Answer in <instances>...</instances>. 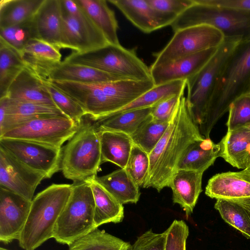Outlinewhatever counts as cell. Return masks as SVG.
Returning <instances> with one entry per match:
<instances>
[{
	"instance_id": "74e56055",
	"label": "cell",
	"mask_w": 250,
	"mask_h": 250,
	"mask_svg": "<svg viewBox=\"0 0 250 250\" xmlns=\"http://www.w3.org/2000/svg\"><path fill=\"white\" fill-rule=\"evenodd\" d=\"M33 17L21 23L0 29V39L21 54L30 40L37 38Z\"/></svg>"
},
{
	"instance_id": "484cf974",
	"label": "cell",
	"mask_w": 250,
	"mask_h": 250,
	"mask_svg": "<svg viewBox=\"0 0 250 250\" xmlns=\"http://www.w3.org/2000/svg\"><path fill=\"white\" fill-rule=\"evenodd\" d=\"M90 21L103 33L109 44L120 45L118 24L114 11L104 0H75Z\"/></svg>"
},
{
	"instance_id": "7dc6e473",
	"label": "cell",
	"mask_w": 250,
	"mask_h": 250,
	"mask_svg": "<svg viewBox=\"0 0 250 250\" xmlns=\"http://www.w3.org/2000/svg\"><path fill=\"white\" fill-rule=\"evenodd\" d=\"M0 250H8V249H5V248H2V247H1V248H0Z\"/></svg>"
},
{
	"instance_id": "277c9868",
	"label": "cell",
	"mask_w": 250,
	"mask_h": 250,
	"mask_svg": "<svg viewBox=\"0 0 250 250\" xmlns=\"http://www.w3.org/2000/svg\"><path fill=\"white\" fill-rule=\"evenodd\" d=\"M91 120L84 117L62 149L61 170L66 179L74 183L95 177L102 164L100 135Z\"/></svg>"
},
{
	"instance_id": "ab89813d",
	"label": "cell",
	"mask_w": 250,
	"mask_h": 250,
	"mask_svg": "<svg viewBox=\"0 0 250 250\" xmlns=\"http://www.w3.org/2000/svg\"><path fill=\"white\" fill-rule=\"evenodd\" d=\"M149 167V154L134 144L125 169L138 187H143Z\"/></svg>"
},
{
	"instance_id": "8fae6325",
	"label": "cell",
	"mask_w": 250,
	"mask_h": 250,
	"mask_svg": "<svg viewBox=\"0 0 250 250\" xmlns=\"http://www.w3.org/2000/svg\"><path fill=\"white\" fill-rule=\"evenodd\" d=\"M0 147L29 167L50 178L61 170L62 148L36 142L0 138Z\"/></svg>"
},
{
	"instance_id": "60d3db41",
	"label": "cell",
	"mask_w": 250,
	"mask_h": 250,
	"mask_svg": "<svg viewBox=\"0 0 250 250\" xmlns=\"http://www.w3.org/2000/svg\"><path fill=\"white\" fill-rule=\"evenodd\" d=\"M228 131L250 125V92L234 100L229 105Z\"/></svg>"
},
{
	"instance_id": "1f68e13d",
	"label": "cell",
	"mask_w": 250,
	"mask_h": 250,
	"mask_svg": "<svg viewBox=\"0 0 250 250\" xmlns=\"http://www.w3.org/2000/svg\"><path fill=\"white\" fill-rule=\"evenodd\" d=\"M152 107L119 113L98 121V132L116 131L132 135L150 115Z\"/></svg>"
},
{
	"instance_id": "5bb4252c",
	"label": "cell",
	"mask_w": 250,
	"mask_h": 250,
	"mask_svg": "<svg viewBox=\"0 0 250 250\" xmlns=\"http://www.w3.org/2000/svg\"><path fill=\"white\" fill-rule=\"evenodd\" d=\"M62 48L83 53L108 44L100 30L85 13L79 16L62 15Z\"/></svg>"
},
{
	"instance_id": "2e32d148",
	"label": "cell",
	"mask_w": 250,
	"mask_h": 250,
	"mask_svg": "<svg viewBox=\"0 0 250 250\" xmlns=\"http://www.w3.org/2000/svg\"><path fill=\"white\" fill-rule=\"evenodd\" d=\"M32 201L0 188V241L19 240L30 212Z\"/></svg>"
},
{
	"instance_id": "3957f363",
	"label": "cell",
	"mask_w": 250,
	"mask_h": 250,
	"mask_svg": "<svg viewBox=\"0 0 250 250\" xmlns=\"http://www.w3.org/2000/svg\"><path fill=\"white\" fill-rule=\"evenodd\" d=\"M72 184H53L33 198L18 240L24 250H35L53 237L57 220L72 193Z\"/></svg>"
},
{
	"instance_id": "8992f818",
	"label": "cell",
	"mask_w": 250,
	"mask_h": 250,
	"mask_svg": "<svg viewBox=\"0 0 250 250\" xmlns=\"http://www.w3.org/2000/svg\"><path fill=\"white\" fill-rule=\"evenodd\" d=\"M63 62L82 64L120 77L137 81L151 80L150 69L133 50L108 44L87 52H73Z\"/></svg>"
},
{
	"instance_id": "f35d334b",
	"label": "cell",
	"mask_w": 250,
	"mask_h": 250,
	"mask_svg": "<svg viewBox=\"0 0 250 250\" xmlns=\"http://www.w3.org/2000/svg\"><path fill=\"white\" fill-rule=\"evenodd\" d=\"M42 80L57 107L63 114L79 125L83 117L87 115L83 108L70 97L53 86L48 80Z\"/></svg>"
},
{
	"instance_id": "7a4b0ae2",
	"label": "cell",
	"mask_w": 250,
	"mask_h": 250,
	"mask_svg": "<svg viewBox=\"0 0 250 250\" xmlns=\"http://www.w3.org/2000/svg\"><path fill=\"white\" fill-rule=\"evenodd\" d=\"M250 92V39L242 41L229 57L218 76L209 101L205 118L199 127L209 135L211 124L240 96Z\"/></svg>"
},
{
	"instance_id": "b9f144b4",
	"label": "cell",
	"mask_w": 250,
	"mask_h": 250,
	"mask_svg": "<svg viewBox=\"0 0 250 250\" xmlns=\"http://www.w3.org/2000/svg\"><path fill=\"white\" fill-rule=\"evenodd\" d=\"M165 250H186L189 229L183 220H175L167 229Z\"/></svg>"
},
{
	"instance_id": "6da1fadb",
	"label": "cell",
	"mask_w": 250,
	"mask_h": 250,
	"mask_svg": "<svg viewBox=\"0 0 250 250\" xmlns=\"http://www.w3.org/2000/svg\"><path fill=\"white\" fill-rule=\"evenodd\" d=\"M205 138L192 119L186 98L183 96L165 133L149 154V170L143 187L152 188L158 192L169 187L186 149L194 142Z\"/></svg>"
},
{
	"instance_id": "f1b7e54d",
	"label": "cell",
	"mask_w": 250,
	"mask_h": 250,
	"mask_svg": "<svg viewBox=\"0 0 250 250\" xmlns=\"http://www.w3.org/2000/svg\"><path fill=\"white\" fill-rule=\"evenodd\" d=\"M102 163L110 162L125 169L134 143L130 135L122 132H99Z\"/></svg>"
},
{
	"instance_id": "bcb514c9",
	"label": "cell",
	"mask_w": 250,
	"mask_h": 250,
	"mask_svg": "<svg viewBox=\"0 0 250 250\" xmlns=\"http://www.w3.org/2000/svg\"><path fill=\"white\" fill-rule=\"evenodd\" d=\"M196 2L212 6L250 11V0H194Z\"/></svg>"
},
{
	"instance_id": "9a60e30c",
	"label": "cell",
	"mask_w": 250,
	"mask_h": 250,
	"mask_svg": "<svg viewBox=\"0 0 250 250\" xmlns=\"http://www.w3.org/2000/svg\"><path fill=\"white\" fill-rule=\"evenodd\" d=\"M205 194L211 198L236 203L250 211V171L217 173L210 178Z\"/></svg>"
},
{
	"instance_id": "4dcf8cb0",
	"label": "cell",
	"mask_w": 250,
	"mask_h": 250,
	"mask_svg": "<svg viewBox=\"0 0 250 250\" xmlns=\"http://www.w3.org/2000/svg\"><path fill=\"white\" fill-rule=\"evenodd\" d=\"M186 83L187 80H176L155 85L113 115L128 110L153 107L170 97L177 95H183Z\"/></svg>"
},
{
	"instance_id": "e0dca14e",
	"label": "cell",
	"mask_w": 250,
	"mask_h": 250,
	"mask_svg": "<svg viewBox=\"0 0 250 250\" xmlns=\"http://www.w3.org/2000/svg\"><path fill=\"white\" fill-rule=\"evenodd\" d=\"M136 27L145 33L170 25L177 16L157 10L146 0H109Z\"/></svg>"
},
{
	"instance_id": "836d02e7",
	"label": "cell",
	"mask_w": 250,
	"mask_h": 250,
	"mask_svg": "<svg viewBox=\"0 0 250 250\" xmlns=\"http://www.w3.org/2000/svg\"><path fill=\"white\" fill-rule=\"evenodd\" d=\"M25 68L21 54L0 39V98L6 96L10 85Z\"/></svg>"
},
{
	"instance_id": "ac0fdd59",
	"label": "cell",
	"mask_w": 250,
	"mask_h": 250,
	"mask_svg": "<svg viewBox=\"0 0 250 250\" xmlns=\"http://www.w3.org/2000/svg\"><path fill=\"white\" fill-rule=\"evenodd\" d=\"M218 47L203 50L163 66L150 67V75L155 85L176 80H187L208 62Z\"/></svg>"
},
{
	"instance_id": "4fadbf2b",
	"label": "cell",
	"mask_w": 250,
	"mask_h": 250,
	"mask_svg": "<svg viewBox=\"0 0 250 250\" xmlns=\"http://www.w3.org/2000/svg\"><path fill=\"white\" fill-rule=\"evenodd\" d=\"M45 175L26 166L0 147V188L32 201Z\"/></svg>"
},
{
	"instance_id": "c3c4849f",
	"label": "cell",
	"mask_w": 250,
	"mask_h": 250,
	"mask_svg": "<svg viewBox=\"0 0 250 250\" xmlns=\"http://www.w3.org/2000/svg\"><path fill=\"white\" fill-rule=\"evenodd\" d=\"M248 170H249L250 171V166H249L247 168Z\"/></svg>"
},
{
	"instance_id": "e575fe53",
	"label": "cell",
	"mask_w": 250,
	"mask_h": 250,
	"mask_svg": "<svg viewBox=\"0 0 250 250\" xmlns=\"http://www.w3.org/2000/svg\"><path fill=\"white\" fill-rule=\"evenodd\" d=\"M68 246L69 250H127L130 245L96 228Z\"/></svg>"
},
{
	"instance_id": "44dd1931",
	"label": "cell",
	"mask_w": 250,
	"mask_h": 250,
	"mask_svg": "<svg viewBox=\"0 0 250 250\" xmlns=\"http://www.w3.org/2000/svg\"><path fill=\"white\" fill-rule=\"evenodd\" d=\"M5 97L19 102L57 107L43 81L26 68L12 83Z\"/></svg>"
},
{
	"instance_id": "603a6c76",
	"label": "cell",
	"mask_w": 250,
	"mask_h": 250,
	"mask_svg": "<svg viewBox=\"0 0 250 250\" xmlns=\"http://www.w3.org/2000/svg\"><path fill=\"white\" fill-rule=\"evenodd\" d=\"M220 157L233 167L246 169L250 165V125L230 131L218 143Z\"/></svg>"
},
{
	"instance_id": "30bf717a",
	"label": "cell",
	"mask_w": 250,
	"mask_h": 250,
	"mask_svg": "<svg viewBox=\"0 0 250 250\" xmlns=\"http://www.w3.org/2000/svg\"><path fill=\"white\" fill-rule=\"evenodd\" d=\"M78 125L64 115L32 118L13 127L0 138L28 140L62 148L76 132Z\"/></svg>"
},
{
	"instance_id": "83f0119b",
	"label": "cell",
	"mask_w": 250,
	"mask_h": 250,
	"mask_svg": "<svg viewBox=\"0 0 250 250\" xmlns=\"http://www.w3.org/2000/svg\"><path fill=\"white\" fill-rule=\"evenodd\" d=\"M89 183L95 201L94 223L96 228L108 223L121 222L124 217V208L112 195L100 184L95 177Z\"/></svg>"
},
{
	"instance_id": "d6986e66",
	"label": "cell",
	"mask_w": 250,
	"mask_h": 250,
	"mask_svg": "<svg viewBox=\"0 0 250 250\" xmlns=\"http://www.w3.org/2000/svg\"><path fill=\"white\" fill-rule=\"evenodd\" d=\"M46 115L64 114L56 107L0 98V136L21 123Z\"/></svg>"
},
{
	"instance_id": "7402d4cb",
	"label": "cell",
	"mask_w": 250,
	"mask_h": 250,
	"mask_svg": "<svg viewBox=\"0 0 250 250\" xmlns=\"http://www.w3.org/2000/svg\"><path fill=\"white\" fill-rule=\"evenodd\" d=\"M203 173V171L179 170L172 177L169 187L172 191L173 202L179 204L187 216L192 213L202 191Z\"/></svg>"
},
{
	"instance_id": "52a82bcc",
	"label": "cell",
	"mask_w": 250,
	"mask_h": 250,
	"mask_svg": "<svg viewBox=\"0 0 250 250\" xmlns=\"http://www.w3.org/2000/svg\"><path fill=\"white\" fill-rule=\"evenodd\" d=\"M95 201L87 182L72 184V193L55 227L53 238L69 245L96 228Z\"/></svg>"
},
{
	"instance_id": "7bdbcfd3",
	"label": "cell",
	"mask_w": 250,
	"mask_h": 250,
	"mask_svg": "<svg viewBox=\"0 0 250 250\" xmlns=\"http://www.w3.org/2000/svg\"><path fill=\"white\" fill-rule=\"evenodd\" d=\"M166 236V231L158 233L148 230L139 236L127 250H165Z\"/></svg>"
},
{
	"instance_id": "8d00e7d4",
	"label": "cell",
	"mask_w": 250,
	"mask_h": 250,
	"mask_svg": "<svg viewBox=\"0 0 250 250\" xmlns=\"http://www.w3.org/2000/svg\"><path fill=\"white\" fill-rule=\"evenodd\" d=\"M222 219L250 239V211L231 202L217 199L214 205Z\"/></svg>"
},
{
	"instance_id": "f6af8a7d",
	"label": "cell",
	"mask_w": 250,
	"mask_h": 250,
	"mask_svg": "<svg viewBox=\"0 0 250 250\" xmlns=\"http://www.w3.org/2000/svg\"><path fill=\"white\" fill-rule=\"evenodd\" d=\"M183 95L170 97L152 107L151 115L157 120L169 121Z\"/></svg>"
},
{
	"instance_id": "4316f807",
	"label": "cell",
	"mask_w": 250,
	"mask_h": 250,
	"mask_svg": "<svg viewBox=\"0 0 250 250\" xmlns=\"http://www.w3.org/2000/svg\"><path fill=\"white\" fill-rule=\"evenodd\" d=\"M220 146L209 138L196 141L186 149L177 166L179 170L205 172L220 157Z\"/></svg>"
},
{
	"instance_id": "5b68a950",
	"label": "cell",
	"mask_w": 250,
	"mask_h": 250,
	"mask_svg": "<svg viewBox=\"0 0 250 250\" xmlns=\"http://www.w3.org/2000/svg\"><path fill=\"white\" fill-rule=\"evenodd\" d=\"M178 15L170 25L175 32L199 25H208L220 30L225 38L250 39V11L196 2Z\"/></svg>"
},
{
	"instance_id": "d4e9b609",
	"label": "cell",
	"mask_w": 250,
	"mask_h": 250,
	"mask_svg": "<svg viewBox=\"0 0 250 250\" xmlns=\"http://www.w3.org/2000/svg\"><path fill=\"white\" fill-rule=\"evenodd\" d=\"M123 79L91 67L62 61L50 71L47 80L94 84Z\"/></svg>"
},
{
	"instance_id": "ffe728a7",
	"label": "cell",
	"mask_w": 250,
	"mask_h": 250,
	"mask_svg": "<svg viewBox=\"0 0 250 250\" xmlns=\"http://www.w3.org/2000/svg\"><path fill=\"white\" fill-rule=\"evenodd\" d=\"M37 39L62 48V14L60 0H44L33 17Z\"/></svg>"
},
{
	"instance_id": "f546056e",
	"label": "cell",
	"mask_w": 250,
	"mask_h": 250,
	"mask_svg": "<svg viewBox=\"0 0 250 250\" xmlns=\"http://www.w3.org/2000/svg\"><path fill=\"white\" fill-rule=\"evenodd\" d=\"M95 180L121 204L137 203L141 192L138 187L124 168L117 169Z\"/></svg>"
},
{
	"instance_id": "d6a6232c",
	"label": "cell",
	"mask_w": 250,
	"mask_h": 250,
	"mask_svg": "<svg viewBox=\"0 0 250 250\" xmlns=\"http://www.w3.org/2000/svg\"><path fill=\"white\" fill-rule=\"evenodd\" d=\"M44 0H1L0 29L5 28L30 19Z\"/></svg>"
},
{
	"instance_id": "9c48e42d",
	"label": "cell",
	"mask_w": 250,
	"mask_h": 250,
	"mask_svg": "<svg viewBox=\"0 0 250 250\" xmlns=\"http://www.w3.org/2000/svg\"><path fill=\"white\" fill-rule=\"evenodd\" d=\"M225 39L220 30L208 25L181 29L174 32L170 41L160 52L155 54V60L151 67L163 66L203 50L218 47Z\"/></svg>"
},
{
	"instance_id": "cb8c5ba5",
	"label": "cell",
	"mask_w": 250,
	"mask_h": 250,
	"mask_svg": "<svg viewBox=\"0 0 250 250\" xmlns=\"http://www.w3.org/2000/svg\"><path fill=\"white\" fill-rule=\"evenodd\" d=\"M21 55L25 67L40 76L46 75L61 62L59 49L37 38L30 40Z\"/></svg>"
},
{
	"instance_id": "d590c367",
	"label": "cell",
	"mask_w": 250,
	"mask_h": 250,
	"mask_svg": "<svg viewBox=\"0 0 250 250\" xmlns=\"http://www.w3.org/2000/svg\"><path fill=\"white\" fill-rule=\"evenodd\" d=\"M169 123L157 120L150 115L130 137L135 145L149 154L163 136Z\"/></svg>"
},
{
	"instance_id": "7c38bea8",
	"label": "cell",
	"mask_w": 250,
	"mask_h": 250,
	"mask_svg": "<svg viewBox=\"0 0 250 250\" xmlns=\"http://www.w3.org/2000/svg\"><path fill=\"white\" fill-rule=\"evenodd\" d=\"M48 81L77 103L92 121H99L122 108L119 103L107 96L96 83Z\"/></svg>"
},
{
	"instance_id": "ba28073f",
	"label": "cell",
	"mask_w": 250,
	"mask_h": 250,
	"mask_svg": "<svg viewBox=\"0 0 250 250\" xmlns=\"http://www.w3.org/2000/svg\"><path fill=\"white\" fill-rule=\"evenodd\" d=\"M242 41L239 38H225L208 62L187 80V105L193 121L199 127L204 123L217 78L229 57Z\"/></svg>"
},
{
	"instance_id": "ee69618b",
	"label": "cell",
	"mask_w": 250,
	"mask_h": 250,
	"mask_svg": "<svg viewBox=\"0 0 250 250\" xmlns=\"http://www.w3.org/2000/svg\"><path fill=\"white\" fill-rule=\"evenodd\" d=\"M155 9L179 15L194 3L193 0H146Z\"/></svg>"
}]
</instances>
